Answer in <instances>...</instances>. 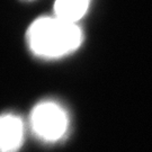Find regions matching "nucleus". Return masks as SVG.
Wrapping results in <instances>:
<instances>
[{
    "mask_svg": "<svg viewBox=\"0 0 152 152\" xmlns=\"http://www.w3.org/2000/svg\"><path fill=\"white\" fill-rule=\"evenodd\" d=\"M29 127L41 141L55 143L66 134L69 116L60 104L45 100L38 103L29 115Z\"/></svg>",
    "mask_w": 152,
    "mask_h": 152,
    "instance_id": "2",
    "label": "nucleus"
},
{
    "mask_svg": "<svg viewBox=\"0 0 152 152\" xmlns=\"http://www.w3.org/2000/svg\"><path fill=\"white\" fill-rule=\"evenodd\" d=\"M90 0H55L54 16L71 23H78L86 15Z\"/></svg>",
    "mask_w": 152,
    "mask_h": 152,
    "instance_id": "4",
    "label": "nucleus"
},
{
    "mask_svg": "<svg viewBox=\"0 0 152 152\" xmlns=\"http://www.w3.org/2000/svg\"><path fill=\"white\" fill-rule=\"evenodd\" d=\"M25 125L15 114L0 115V152H17L24 142Z\"/></svg>",
    "mask_w": 152,
    "mask_h": 152,
    "instance_id": "3",
    "label": "nucleus"
},
{
    "mask_svg": "<svg viewBox=\"0 0 152 152\" xmlns=\"http://www.w3.org/2000/svg\"><path fill=\"white\" fill-rule=\"evenodd\" d=\"M27 43L36 56L59 59L78 50L82 43V32L76 23L55 16L41 17L28 28Z\"/></svg>",
    "mask_w": 152,
    "mask_h": 152,
    "instance_id": "1",
    "label": "nucleus"
}]
</instances>
